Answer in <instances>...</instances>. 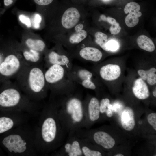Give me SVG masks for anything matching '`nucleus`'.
<instances>
[{"mask_svg":"<svg viewBox=\"0 0 156 156\" xmlns=\"http://www.w3.org/2000/svg\"><path fill=\"white\" fill-rule=\"evenodd\" d=\"M38 115L37 124L34 128L35 146L38 154L45 155L52 153L61 146L67 133L59 120L54 99L50 98Z\"/></svg>","mask_w":156,"mask_h":156,"instance_id":"1","label":"nucleus"},{"mask_svg":"<svg viewBox=\"0 0 156 156\" xmlns=\"http://www.w3.org/2000/svg\"><path fill=\"white\" fill-rule=\"evenodd\" d=\"M64 95L62 98H54L57 105L58 118L67 133H76L85 129L84 100L80 95L73 92Z\"/></svg>","mask_w":156,"mask_h":156,"instance_id":"2","label":"nucleus"},{"mask_svg":"<svg viewBox=\"0 0 156 156\" xmlns=\"http://www.w3.org/2000/svg\"><path fill=\"white\" fill-rule=\"evenodd\" d=\"M27 122L4 133L1 138V144L10 155L35 156L38 155L35 144L34 128H32Z\"/></svg>","mask_w":156,"mask_h":156,"instance_id":"3","label":"nucleus"},{"mask_svg":"<svg viewBox=\"0 0 156 156\" xmlns=\"http://www.w3.org/2000/svg\"><path fill=\"white\" fill-rule=\"evenodd\" d=\"M40 64H26L16 76V83L31 100L38 103L46 97L49 89Z\"/></svg>","mask_w":156,"mask_h":156,"instance_id":"4","label":"nucleus"},{"mask_svg":"<svg viewBox=\"0 0 156 156\" xmlns=\"http://www.w3.org/2000/svg\"><path fill=\"white\" fill-rule=\"evenodd\" d=\"M42 107L25 95L16 83H11L0 92V111L21 112L34 116L39 114Z\"/></svg>","mask_w":156,"mask_h":156,"instance_id":"5","label":"nucleus"},{"mask_svg":"<svg viewBox=\"0 0 156 156\" xmlns=\"http://www.w3.org/2000/svg\"><path fill=\"white\" fill-rule=\"evenodd\" d=\"M26 64L18 49L8 55L1 62L0 74L8 78L15 77Z\"/></svg>","mask_w":156,"mask_h":156,"instance_id":"6","label":"nucleus"},{"mask_svg":"<svg viewBox=\"0 0 156 156\" xmlns=\"http://www.w3.org/2000/svg\"><path fill=\"white\" fill-rule=\"evenodd\" d=\"M66 73V69L64 67L56 64L50 66L44 72L47 86L51 91V96L55 97L59 95V85L65 79Z\"/></svg>","mask_w":156,"mask_h":156,"instance_id":"7","label":"nucleus"},{"mask_svg":"<svg viewBox=\"0 0 156 156\" xmlns=\"http://www.w3.org/2000/svg\"><path fill=\"white\" fill-rule=\"evenodd\" d=\"M68 135L67 139L60 149L53 153L51 155L57 156H83L80 138L75 133Z\"/></svg>","mask_w":156,"mask_h":156,"instance_id":"8","label":"nucleus"},{"mask_svg":"<svg viewBox=\"0 0 156 156\" xmlns=\"http://www.w3.org/2000/svg\"><path fill=\"white\" fill-rule=\"evenodd\" d=\"M84 104L86 119L85 129H87L100 118V101L95 97H87L84 100Z\"/></svg>","mask_w":156,"mask_h":156,"instance_id":"9","label":"nucleus"},{"mask_svg":"<svg viewBox=\"0 0 156 156\" xmlns=\"http://www.w3.org/2000/svg\"><path fill=\"white\" fill-rule=\"evenodd\" d=\"M141 6L139 3L134 1L129 2L124 6V11L125 14H129L125 19L126 25L129 27L135 26L138 23L139 18L142 14L140 11Z\"/></svg>","mask_w":156,"mask_h":156,"instance_id":"10","label":"nucleus"},{"mask_svg":"<svg viewBox=\"0 0 156 156\" xmlns=\"http://www.w3.org/2000/svg\"><path fill=\"white\" fill-rule=\"evenodd\" d=\"M45 62L48 67L53 64H58L66 69L71 68V61L66 55L60 54L53 51H49L47 55Z\"/></svg>","mask_w":156,"mask_h":156,"instance_id":"11","label":"nucleus"},{"mask_svg":"<svg viewBox=\"0 0 156 156\" xmlns=\"http://www.w3.org/2000/svg\"><path fill=\"white\" fill-rule=\"evenodd\" d=\"M80 17L79 10L76 7H71L64 12L61 19V23L65 28L70 29L78 22Z\"/></svg>","mask_w":156,"mask_h":156,"instance_id":"12","label":"nucleus"},{"mask_svg":"<svg viewBox=\"0 0 156 156\" xmlns=\"http://www.w3.org/2000/svg\"><path fill=\"white\" fill-rule=\"evenodd\" d=\"M121 74L119 66L116 64H108L102 66L99 71V75L103 80L111 81L118 79Z\"/></svg>","mask_w":156,"mask_h":156,"instance_id":"13","label":"nucleus"},{"mask_svg":"<svg viewBox=\"0 0 156 156\" xmlns=\"http://www.w3.org/2000/svg\"><path fill=\"white\" fill-rule=\"evenodd\" d=\"M22 57L26 64L28 65L40 64L42 62V54L36 51L28 49L22 45L19 47Z\"/></svg>","mask_w":156,"mask_h":156,"instance_id":"14","label":"nucleus"},{"mask_svg":"<svg viewBox=\"0 0 156 156\" xmlns=\"http://www.w3.org/2000/svg\"><path fill=\"white\" fill-rule=\"evenodd\" d=\"M132 91L135 96L140 100L147 99L150 95L147 83L140 77L134 81L132 87Z\"/></svg>","mask_w":156,"mask_h":156,"instance_id":"15","label":"nucleus"},{"mask_svg":"<svg viewBox=\"0 0 156 156\" xmlns=\"http://www.w3.org/2000/svg\"><path fill=\"white\" fill-rule=\"evenodd\" d=\"M80 57L86 61L98 62L102 58L103 54L98 49L94 47H87L81 49L79 52Z\"/></svg>","mask_w":156,"mask_h":156,"instance_id":"16","label":"nucleus"},{"mask_svg":"<svg viewBox=\"0 0 156 156\" xmlns=\"http://www.w3.org/2000/svg\"><path fill=\"white\" fill-rule=\"evenodd\" d=\"M121 124L124 129L131 131L133 129L135 125L134 112L133 110L128 107L123 111L121 115Z\"/></svg>","mask_w":156,"mask_h":156,"instance_id":"17","label":"nucleus"},{"mask_svg":"<svg viewBox=\"0 0 156 156\" xmlns=\"http://www.w3.org/2000/svg\"><path fill=\"white\" fill-rule=\"evenodd\" d=\"M80 140L83 156L102 155V153L101 151L93 148L94 147L92 146L91 142L88 139L80 138Z\"/></svg>","mask_w":156,"mask_h":156,"instance_id":"18","label":"nucleus"},{"mask_svg":"<svg viewBox=\"0 0 156 156\" xmlns=\"http://www.w3.org/2000/svg\"><path fill=\"white\" fill-rule=\"evenodd\" d=\"M25 47L42 53L46 49V44L42 40L38 39L28 38L22 44Z\"/></svg>","mask_w":156,"mask_h":156,"instance_id":"19","label":"nucleus"},{"mask_svg":"<svg viewBox=\"0 0 156 156\" xmlns=\"http://www.w3.org/2000/svg\"><path fill=\"white\" fill-rule=\"evenodd\" d=\"M137 73L143 80L146 81L150 85L153 86L156 83V69L152 67L147 70L140 69L138 70Z\"/></svg>","mask_w":156,"mask_h":156,"instance_id":"20","label":"nucleus"},{"mask_svg":"<svg viewBox=\"0 0 156 156\" xmlns=\"http://www.w3.org/2000/svg\"><path fill=\"white\" fill-rule=\"evenodd\" d=\"M137 42L138 47L143 50L152 52L155 49V45L153 41L145 35L139 36L137 38Z\"/></svg>","mask_w":156,"mask_h":156,"instance_id":"21","label":"nucleus"},{"mask_svg":"<svg viewBox=\"0 0 156 156\" xmlns=\"http://www.w3.org/2000/svg\"><path fill=\"white\" fill-rule=\"evenodd\" d=\"M100 18L101 20L107 21L111 25L109 31L112 34H117L120 32L121 28L116 19L109 16L106 17L103 14L100 16Z\"/></svg>","mask_w":156,"mask_h":156,"instance_id":"22","label":"nucleus"},{"mask_svg":"<svg viewBox=\"0 0 156 156\" xmlns=\"http://www.w3.org/2000/svg\"><path fill=\"white\" fill-rule=\"evenodd\" d=\"M75 73L76 78L80 83L84 81L92 80L93 77L92 73L86 69H79Z\"/></svg>","mask_w":156,"mask_h":156,"instance_id":"23","label":"nucleus"},{"mask_svg":"<svg viewBox=\"0 0 156 156\" xmlns=\"http://www.w3.org/2000/svg\"><path fill=\"white\" fill-rule=\"evenodd\" d=\"M95 41L103 49L108 51L106 47L108 42V36L105 34L101 32H97L95 34Z\"/></svg>","mask_w":156,"mask_h":156,"instance_id":"24","label":"nucleus"},{"mask_svg":"<svg viewBox=\"0 0 156 156\" xmlns=\"http://www.w3.org/2000/svg\"><path fill=\"white\" fill-rule=\"evenodd\" d=\"M87 33L84 30L77 31L72 34L69 38V42L72 44L79 43L87 37Z\"/></svg>","mask_w":156,"mask_h":156,"instance_id":"25","label":"nucleus"},{"mask_svg":"<svg viewBox=\"0 0 156 156\" xmlns=\"http://www.w3.org/2000/svg\"><path fill=\"white\" fill-rule=\"evenodd\" d=\"M112 106L109 99L107 98L102 99L100 101V114H105L108 110L112 109Z\"/></svg>","mask_w":156,"mask_h":156,"instance_id":"26","label":"nucleus"},{"mask_svg":"<svg viewBox=\"0 0 156 156\" xmlns=\"http://www.w3.org/2000/svg\"><path fill=\"white\" fill-rule=\"evenodd\" d=\"M147 120L148 123L152 126L155 130H156V113H152L147 116Z\"/></svg>","mask_w":156,"mask_h":156,"instance_id":"27","label":"nucleus"},{"mask_svg":"<svg viewBox=\"0 0 156 156\" xmlns=\"http://www.w3.org/2000/svg\"><path fill=\"white\" fill-rule=\"evenodd\" d=\"M80 83L83 87L92 90L96 89V86L92 80L83 81Z\"/></svg>","mask_w":156,"mask_h":156,"instance_id":"28","label":"nucleus"},{"mask_svg":"<svg viewBox=\"0 0 156 156\" xmlns=\"http://www.w3.org/2000/svg\"><path fill=\"white\" fill-rule=\"evenodd\" d=\"M106 47L109 51H113L118 49V45L116 41L112 40L108 41L106 44Z\"/></svg>","mask_w":156,"mask_h":156,"instance_id":"29","label":"nucleus"},{"mask_svg":"<svg viewBox=\"0 0 156 156\" xmlns=\"http://www.w3.org/2000/svg\"><path fill=\"white\" fill-rule=\"evenodd\" d=\"M20 21L28 28L31 26V23L30 18L28 16L23 14H20L19 16Z\"/></svg>","mask_w":156,"mask_h":156,"instance_id":"30","label":"nucleus"},{"mask_svg":"<svg viewBox=\"0 0 156 156\" xmlns=\"http://www.w3.org/2000/svg\"><path fill=\"white\" fill-rule=\"evenodd\" d=\"M42 18L41 16L39 14H36L33 17V25L35 29H38L40 27Z\"/></svg>","mask_w":156,"mask_h":156,"instance_id":"31","label":"nucleus"},{"mask_svg":"<svg viewBox=\"0 0 156 156\" xmlns=\"http://www.w3.org/2000/svg\"><path fill=\"white\" fill-rule=\"evenodd\" d=\"M34 3L40 6H47L52 3L54 0H33Z\"/></svg>","mask_w":156,"mask_h":156,"instance_id":"32","label":"nucleus"},{"mask_svg":"<svg viewBox=\"0 0 156 156\" xmlns=\"http://www.w3.org/2000/svg\"><path fill=\"white\" fill-rule=\"evenodd\" d=\"M16 0H4V5L5 6H9L13 4Z\"/></svg>","mask_w":156,"mask_h":156,"instance_id":"33","label":"nucleus"},{"mask_svg":"<svg viewBox=\"0 0 156 156\" xmlns=\"http://www.w3.org/2000/svg\"><path fill=\"white\" fill-rule=\"evenodd\" d=\"M83 25L81 23L77 25L75 28V29L77 31H79L82 30L83 28Z\"/></svg>","mask_w":156,"mask_h":156,"instance_id":"34","label":"nucleus"},{"mask_svg":"<svg viewBox=\"0 0 156 156\" xmlns=\"http://www.w3.org/2000/svg\"><path fill=\"white\" fill-rule=\"evenodd\" d=\"M104 4H109L111 3L116 1L117 0H96Z\"/></svg>","mask_w":156,"mask_h":156,"instance_id":"35","label":"nucleus"},{"mask_svg":"<svg viewBox=\"0 0 156 156\" xmlns=\"http://www.w3.org/2000/svg\"><path fill=\"white\" fill-rule=\"evenodd\" d=\"M153 96L155 97H156V88H155V89H154V90H153Z\"/></svg>","mask_w":156,"mask_h":156,"instance_id":"36","label":"nucleus"},{"mask_svg":"<svg viewBox=\"0 0 156 156\" xmlns=\"http://www.w3.org/2000/svg\"><path fill=\"white\" fill-rule=\"evenodd\" d=\"M114 156H124V155L121 153H117L114 155Z\"/></svg>","mask_w":156,"mask_h":156,"instance_id":"37","label":"nucleus"}]
</instances>
